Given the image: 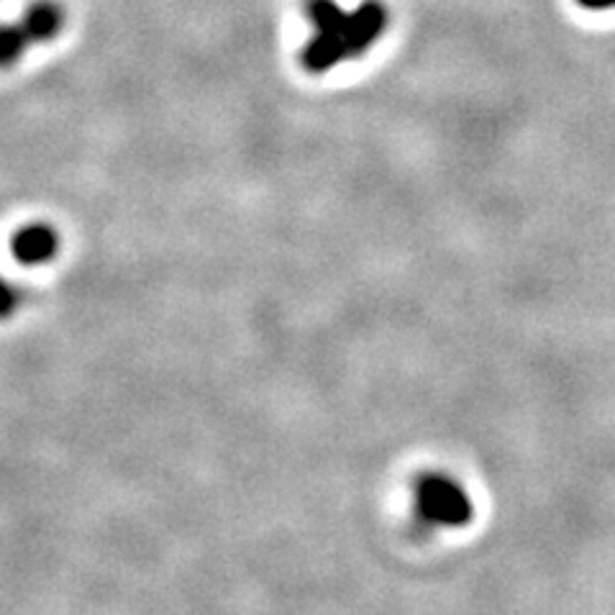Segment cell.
<instances>
[{
	"label": "cell",
	"mask_w": 615,
	"mask_h": 615,
	"mask_svg": "<svg viewBox=\"0 0 615 615\" xmlns=\"http://www.w3.org/2000/svg\"><path fill=\"white\" fill-rule=\"evenodd\" d=\"M416 513L431 529H462L474 519V503L459 480L426 472L416 482Z\"/></svg>",
	"instance_id": "cell-1"
},
{
	"label": "cell",
	"mask_w": 615,
	"mask_h": 615,
	"mask_svg": "<svg viewBox=\"0 0 615 615\" xmlns=\"http://www.w3.org/2000/svg\"><path fill=\"white\" fill-rule=\"evenodd\" d=\"M11 249L21 265H44L60 252V236L52 226L31 224L13 236Z\"/></svg>",
	"instance_id": "cell-2"
},
{
	"label": "cell",
	"mask_w": 615,
	"mask_h": 615,
	"mask_svg": "<svg viewBox=\"0 0 615 615\" xmlns=\"http://www.w3.org/2000/svg\"><path fill=\"white\" fill-rule=\"evenodd\" d=\"M385 23H388V13H385L382 3L377 0H367L351 13L349 31H347V54L359 57L375 44V39L382 34Z\"/></svg>",
	"instance_id": "cell-3"
},
{
	"label": "cell",
	"mask_w": 615,
	"mask_h": 615,
	"mask_svg": "<svg viewBox=\"0 0 615 615\" xmlns=\"http://www.w3.org/2000/svg\"><path fill=\"white\" fill-rule=\"evenodd\" d=\"M303 68L308 72H326L339 64L341 60H347V47L339 37L321 34L316 31V37L308 41V47L303 49Z\"/></svg>",
	"instance_id": "cell-4"
},
{
	"label": "cell",
	"mask_w": 615,
	"mask_h": 615,
	"mask_svg": "<svg viewBox=\"0 0 615 615\" xmlns=\"http://www.w3.org/2000/svg\"><path fill=\"white\" fill-rule=\"evenodd\" d=\"M306 13H308L310 23L316 27V31L339 37L344 41V47H347V31H349L351 13L344 11L336 0H306Z\"/></svg>",
	"instance_id": "cell-5"
},
{
	"label": "cell",
	"mask_w": 615,
	"mask_h": 615,
	"mask_svg": "<svg viewBox=\"0 0 615 615\" xmlns=\"http://www.w3.org/2000/svg\"><path fill=\"white\" fill-rule=\"evenodd\" d=\"M62 8L52 3V0H39L27 11L23 16V29H27V34L31 37V41H47L52 39L57 31L62 29Z\"/></svg>",
	"instance_id": "cell-6"
},
{
	"label": "cell",
	"mask_w": 615,
	"mask_h": 615,
	"mask_svg": "<svg viewBox=\"0 0 615 615\" xmlns=\"http://www.w3.org/2000/svg\"><path fill=\"white\" fill-rule=\"evenodd\" d=\"M31 44V37L23 29V23L13 27H0V68H11L19 57L27 52Z\"/></svg>",
	"instance_id": "cell-7"
},
{
	"label": "cell",
	"mask_w": 615,
	"mask_h": 615,
	"mask_svg": "<svg viewBox=\"0 0 615 615\" xmlns=\"http://www.w3.org/2000/svg\"><path fill=\"white\" fill-rule=\"evenodd\" d=\"M23 290H19L13 283H8L3 275H0V318H8L16 314V308L21 306Z\"/></svg>",
	"instance_id": "cell-8"
},
{
	"label": "cell",
	"mask_w": 615,
	"mask_h": 615,
	"mask_svg": "<svg viewBox=\"0 0 615 615\" xmlns=\"http://www.w3.org/2000/svg\"><path fill=\"white\" fill-rule=\"evenodd\" d=\"M580 6L593 8V11H605V8H613L615 0H577Z\"/></svg>",
	"instance_id": "cell-9"
}]
</instances>
